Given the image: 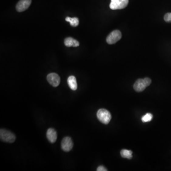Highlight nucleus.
I'll return each instance as SVG.
<instances>
[{"label":"nucleus","mask_w":171,"mask_h":171,"mask_svg":"<svg viewBox=\"0 0 171 171\" xmlns=\"http://www.w3.org/2000/svg\"><path fill=\"white\" fill-rule=\"evenodd\" d=\"M66 21L67 22H70V24L73 27H77L79 25V19L77 17L70 18L67 17L66 18Z\"/></svg>","instance_id":"obj_12"},{"label":"nucleus","mask_w":171,"mask_h":171,"mask_svg":"<svg viewBox=\"0 0 171 171\" xmlns=\"http://www.w3.org/2000/svg\"><path fill=\"white\" fill-rule=\"evenodd\" d=\"M97 116L99 121L104 124H108L111 119V114L108 110L104 108L98 110Z\"/></svg>","instance_id":"obj_1"},{"label":"nucleus","mask_w":171,"mask_h":171,"mask_svg":"<svg viewBox=\"0 0 171 171\" xmlns=\"http://www.w3.org/2000/svg\"><path fill=\"white\" fill-rule=\"evenodd\" d=\"M153 118V115L151 113H147L143 116L142 118V122L144 123H146V122H150L151 121L152 119Z\"/></svg>","instance_id":"obj_14"},{"label":"nucleus","mask_w":171,"mask_h":171,"mask_svg":"<svg viewBox=\"0 0 171 171\" xmlns=\"http://www.w3.org/2000/svg\"><path fill=\"white\" fill-rule=\"evenodd\" d=\"M144 80L145 84H146L147 87L149 86L151 83V80L149 77H145V79H144Z\"/></svg>","instance_id":"obj_16"},{"label":"nucleus","mask_w":171,"mask_h":171,"mask_svg":"<svg viewBox=\"0 0 171 171\" xmlns=\"http://www.w3.org/2000/svg\"><path fill=\"white\" fill-rule=\"evenodd\" d=\"M61 148L66 152H69L72 149L73 147V143L70 137L69 136L65 137L62 139L61 143Z\"/></svg>","instance_id":"obj_5"},{"label":"nucleus","mask_w":171,"mask_h":171,"mask_svg":"<svg viewBox=\"0 0 171 171\" xmlns=\"http://www.w3.org/2000/svg\"><path fill=\"white\" fill-rule=\"evenodd\" d=\"M128 2V0H111L109 7L112 10H121L125 8Z\"/></svg>","instance_id":"obj_3"},{"label":"nucleus","mask_w":171,"mask_h":171,"mask_svg":"<svg viewBox=\"0 0 171 171\" xmlns=\"http://www.w3.org/2000/svg\"><path fill=\"white\" fill-rule=\"evenodd\" d=\"M0 139L3 142L12 143L15 141L16 136L11 131L5 129H1Z\"/></svg>","instance_id":"obj_2"},{"label":"nucleus","mask_w":171,"mask_h":171,"mask_svg":"<svg viewBox=\"0 0 171 171\" xmlns=\"http://www.w3.org/2000/svg\"><path fill=\"white\" fill-rule=\"evenodd\" d=\"M47 139L51 143H55L57 139V133L54 129L50 128L48 129L46 133Z\"/></svg>","instance_id":"obj_8"},{"label":"nucleus","mask_w":171,"mask_h":171,"mask_svg":"<svg viewBox=\"0 0 171 171\" xmlns=\"http://www.w3.org/2000/svg\"><path fill=\"white\" fill-rule=\"evenodd\" d=\"M122 38V33L119 30H115L111 32L107 37V42L108 44H114L120 40Z\"/></svg>","instance_id":"obj_4"},{"label":"nucleus","mask_w":171,"mask_h":171,"mask_svg":"<svg viewBox=\"0 0 171 171\" xmlns=\"http://www.w3.org/2000/svg\"><path fill=\"white\" fill-rule=\"evenodd\" d=\"M47 80L48 82L54 87H57L60 84V77L56 73H51L48 74Z\"/></svg>","instance_id":"obj_6"},{"label":"nucleus","mask_w":171,"mask_h":171,"mask_svg":"<svg viewBox=\"0 0 171 171\" xmlns=\"http://www.w3.org/2000/svg\"><path fill=\"white\" fill-rule=\"evenodd\" d=\"M32 3V0H20L16 6V9L18 12L26 10Z\"/></svg>","instance_id":"obj_7"},{"label":"nucleus","mask_w":171,"mask_h":171,"mask_svg":"<svg viewBox=\"0 0 171 171\" xmlns=\"http://www.w3.org/2000/svg\"><path fill=\"white\" fill-rule=\"evenodd\" d=\"M146 87L147 86L145 84L144 79H140L137 80L134 85L135 91L138 92L143 91Z\"/></svg>","instance_id":"obj_9"},{"label":"nucleus","mask_w":171,"mask_h":171,"mask_svg":"<svg viewBox=\"0 0 171 171\" xmlns=\"http://www.w3.org/2000/svg\"><path fill=\"white\" fill-rule=\"evenodd\" d=\"M97 171H108L107 169L105 168V167L102 166H100L97 167Z\"/></svg>","instance_id":"obj_17"},{"label":"nucleus","mask_w":171,"mask_h":171,"mask_svg":"<svg viewBox=\"0 0 171 171\" xmlns=\"http://www.w3.org/2000/svg\"><path fill=\"white\" fill-rule=\"evenodd\" d=\"M68 84L69 87L72 91H76L77 88V82L76 79L74 76H70L68 77Z\"/></svg>","instance_id":"obj_11"},{"label":"nucleus","mask_w":171,"mask_h":171,"mask_svg":"<svg viewBox=\"0 0 171 171\" xmlns=\"http://www.w3.org/2000/svg\"><path fill=\"white\" fill-rule=\"evenodd\" d=\"M64 44L67 47H76L80 45V43L76 39H74L71 37L67 38L64 40Z\"/></svg>","instance_id":"obj_10"},{"label":"nucleus","mask_w":171,"mask_h":171,"mask_svg":"<svg viewBox=\"0 0 171 171\" xmlns=\"http://www.w3.org/2000/svg\"><path fill=\"white\" fill-rule=\"evenodd\" d=\"M121 156L123 158L131 159L132 158V152L128 150L123 149L120 152Z\"/></svg>","instance_id":"obj_13"},{"label":"nucleus","mask_w":171,"mask_h":171,"mask_svg":"<svg viewBox=\"0 0 171 171\" xmlns=\"http://www.w3.org/2000/svg\"><path fill=\"white\" fill-rule=\"evenodd\" d=\"M163 18L165 22H171V12L166 13Z\"/></svg>","instance_id":"obj_15"}]
</instances>
